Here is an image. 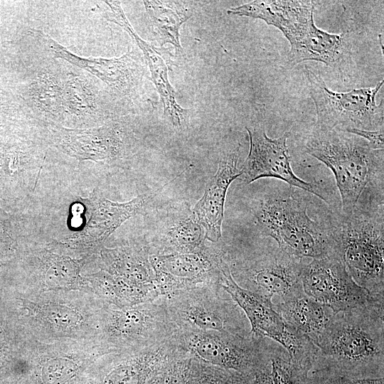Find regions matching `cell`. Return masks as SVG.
<instances>
[{
  "mask_svg": "<svg viewBox=\"0 0 384 384\" xmlns=\"http://www.w3.org/2000/svg\"><path fill=\"white\" fill-rule=\"evenodd\" d=\"M274 309L288 326L309 337L315 345L335 314L331 308L304 293L274 304Z\"/></svg>",
  "mask_w": 384,
  "mask_h": 384,
  "instance_id": "22",
  "label": "cell"
},
{
  "mask_svg": "<svg viewBox=\"0 0 384 384\" xmlns=\"http://www.w3.org/2000/svg\"><path fill=\"white\" fill-rule=\"evenodd\" d=\"M230 274L242 288L274 306L272 298L280 301L304 294L301 274L304 259L287 254L278 247L237 253L227 257Z\"/></svg>",
  "mask_w": 384,
  "mask_h": 384,
  "instance_id": "8",
  "label": "cell"
},
{
  "mask_svg": "<svg viewBox=\"0 0 384 384\" xmlns=\"http://www.w3.org/2000/svg\"><path fill=\"white\" fill-rule=\"evenodd\" d=\"M252 378L191 358L188 384H248Z\"/></svg>",
  "mask_w": 384,
  "mask_h": 384,
  "instance_id": "29",
  "label": "cell"
},
{
  "mask_svg": "<svg viewBox=\"0 0 384 384\" xmlns=\"http://www.w3.org/2000/svg\"><path fill=\"white\" fill-rule=\"evenodd\" d=\"M219 270L220 286L245 314L250 332L276 341L285 348L292 358H299L308 352L310 339L288 326L273 306L240 287L232 277L224 257L219 263Z\"/></svg>",
  "mask_w": 384,
  "mask_h": 384,
  "instance_id": "12",
  "label": "cell"
},
{
  "mask_svg": "<svg viewBox=\"0 0 384 384\" xmlns=\"http://www.w3.org/2000/svg\"><path fill=\"white\" fill-rule=\"evenodd\" d=\"M225 292L220 284H206L163 297L180 331L250 334L245 314Z\"/></svg>",
  "mask_w": 384,
  "mask_h": 384,
  "instance_id": "7",
  "label": "cell"
},
{
  "mask_svg": "<svg viewBox=\"0 0 384 384\" xmlns=\"http://www.w3.org/2000/svg\"><path fill=\"white\" fill-rule=\"evenodd\" d=\"M154 38L160 48L169 43L176 55L184 51L180 41V28L193 15L187 1H143Z\"/></svg>",
  "mask_w": 384,
  "mask_h": 384,
  "instance_id": "23",
  "label": "cell"
},
{
  "mask_svg": "<svg viewBox=\"0 0 384 384\" xmlns=\"http://www.w3.org/2000/svg\"><path fill=\"white\" fill-rule=\"evenodd\" d=\"M252 210L262 234L290 255L316 259L337 252L329 228L309 216L305 200L290 186L265 193Z\"/></svg>",
  "mask_w": 384,
  "mask_h": 384,
  "instance_id": "4",
  "label": "cell"
},
{
  "mask_svg": "<svg viewBox=\"0 0 384 384\" xmlns=\"http://www.w3.org/2000/svg\"><path fill=\"white\" fill-rule=\"evenodd\" d=\"M304 146L334 174L343 215L383 203V150L373 149L365 139L343 129L314 127Z\"/></svg>",
  "mask_w": 384,
  "mask_h": 384,
  "instance_id": "2",
  "label": "cell"
},
{
  "mask_svg": "<svg viewBox=\"0 0 384 384\" xmlns=\"http://www.w3.org/2000/svg\"><path fill=\"white\" fill-rule=\"evenodd\" d=\"M82 260L46 252L40 269L41 284L48 290L90 289L85 277L80 275Z\"/></svg>",
  "mask_w": 384,
  "mask_h": 384,
  "instance_id": "26",
  "label": "cell"
},
{
  "mask_svg": "<svg viewBox=\"0 0 384 384\" xmlns=\"http://www.w3.org/2000/svg\"><path fill=\"white\" fill-rule=\"evenodd\" d=\"M346 132L356 135L365 139L370 146L375 150H383L384 129L378 130H363L358 129H347Z\"/></svg>",
  "mask_w": 384,
  "mask_h": 384,
  "instance_id": "33",
  "label": "cell"
},
{
  "mask_svg": "<svg viewBox=\"0 0 384 384\" xmlns=\"http://www.w3.org/2000/svg\"><path fill=\"white\" fill-rule=\"evenodd\" d=\"M32 319L55 336L71 335L82 329L84 316L76 307L56 301L24 302Z\"/></svg>",
  "mask_w": 384,
  "mask_h": 384,
  "instance_id": "25",
  "label": "cell"
},
{
  "mask_svg": "<svg viewBox=\"0 0 384 384\" xmlns=\"http://www.w3.org/2000/svg\"><path fill=\"white\" fill-rule=\"evenodd\" d=\"M180 334L190 356L207 363L253 377L270 363L273 340L252 332L247 336L218 332Z\"/></svg>",
  "mask_w": 384,
  "mask_h": 384,
  "instance_id": "10",
  "label": "cell"
},
{
  "mask_svg": "<svg viewBox=\"0 0 384 384\" xmlns=\"http://www.w3.org/2000/svg\"><path fill=\"white\" fill-rule=\"evenodd\" d=\"M0 384H11L10 383H6V381H3L0 379Z\"/></svg>",
  "mask_w": 384,
  "mask_h": 384,
  "instance_id": "36",
  "label": "cell"
},
{
  "mask_svg": "<svg viewBox=\"0 0 384 384\" xmlns=\"http://www.w3.org/2000/svg\"><path fill=\"white\" fill-rule=\"evenodd\" d=\"M31 107L42 116L58 120L64 116L63 82L43 71L31 81L28 92Z\"/></svg>",
  "mask_w": 384,
  "mask_h": 384,
  "instance_id": "27",
  "label": "cell"
},
{
  "mask_svg": "<svg viewBox=\"0 0 384 384\" xmlns=\"http://www.w3.org/2000/svg\"><path fill=\"white\" fill-rule=\"evenodd\" d=\"M206 239L205 231L193 212L184 210L168 221L164 233L153 244L151 255L201 252L208 247Z\"/></svg>",
  "mask_w": 384,
  "mask_h": 384,
  "instance_id": "24",
  "label": "cell"
},
{
  "mask_svg": "<svg viewBox=\"0 0 384 384\" xmlns=\"http://www.w3.org/2000/svg\"><path fill=\"white\" fill-rule=\"evenodd\" d=\"M311 371L349 378L384 377V302L336 313L318 340Z\"/></svg>",
  "mask_w": 384,
  "mask_h": 384,
  "instance_id": "1",
  "label": "cell"
},
{
  "mask_svg": "<svg viewBox=\"0 0 384 384\" xmlns=\"http://www.w3.org/2000/svg\"><path fill=\"white\" fill-rule=\"evenodd\" d=\"M301 281L306 295L329 306L335 314L374 299L356 283L336 252L321 258L304 259Z\"/></svg>",
  "mask_w": 384,
  "mask_h": 384,
  "instance_id": "11",
  "label": "cell"
},
{
  "mask_svg": "<svg viewBox=\"0 0 384 384\" xmlns=\"http://www.w3.org/2000/svg\"><path fill=\"white\" fill-rule=\"evenodd\" d=\"M311 375H312V374H311ZM313 376H314V375H313ZM314 377L316 379V378L315 376H314ZM316 380H317L318 383L320 384L317 379H316Z\"/></svg>",
  "mask_w": 384,
  "mask_h": 384,
  "instance_id": "37",
  "label": "cell"
},
{
  "mask_svg": "<svg viewBox=\"0 0 384 384\" xmlns=\"http://www.w3.org/2000/svg\"><path fill=\"white\" fill-rule=\"evenodd\" d=\"M270 363L273 384H306L309 373L294 365L285 348L274 341L270 351Z\"/></svg>",
  "mask_w": 384,
  "mask_h": 384,
  "instance_id": "30",
  "label": "cell"
},
{
  "mask_svg": "<svg viewBox=\"0 0 384 384\" xmlns=\"http://www.w3.org/2000/svg\"><path fill=\"white\" fill-rule=\"evenodd\" d=\"M240 146L227 151L221 157L215 174L208 182L202 198L192 212L203 227L206 238L215 242L222 236V223L228 189L241 176L238 169Z\"/></svg>",
  "mask_w": 384,
  "mask_h": 384,
  "instance_id": "20",
  "label": "cell"
},
{
  "mask_svg": "<svg viewBox=\"0 0 384 384\" xmlns=\"http://www.w3.org/2000/svg\"><path fill=\"white\" fill-rule=\"evenodd\" d=\"M245 128L250 139V149L240 169V177L244 182L251 183L261 178L273 177L329 203L316 185L305 181L294 173L287 144L288 132L277 138H270L263 126Z\"/></svg>",
  "mask_w": 384,
  "mask_h": 384,
  "instance_id": "14",
  "label": "cell"
},
{
  "mask_svg": "<svg viewBox=\"0 0 384 384\" xmlns=\"http://www.w3.org/2000/svg\"><path fill=\"white\" fill-rule=\"evenodd\" d=\"M304 73L316 108L314 127L343 130L383 129V100L376 103V96L383 86V80L374 87L337 92L331 90L321 75L309 68L305 66Z\"/></svg>",
  "mask_w": 384,
  "mask_h": 384,
  "instance_id": "9",
  "label": "cell"
},
{
  "mask_svg": "<svg viewBox=\"0 0 384 384\" xmlns=\"http://www.w3.org/2000/svg\"><path fill=\"white\" fill-rule=\"evenodd\" d=\"M225 252L208 247L196 253L151 255L149 260L160 296L206 284H220L219 263Z\"/></svg>",
  "mask_w": 384,
  "mask_h": 384,
  "instance_id": "15",
  "label": "cell"
},
{
  "mask_svg": "<svg viewBox=\"0 0 384 384\" xmlns=\"http://www.w3.org/2000/svg\"><path fill=\"white\" fill-rule=\"evenodd\" d=\"M52 132L55 146L80 161L114 160L125 149L124 132L117 123L89 129L56 127Z\"/></svg>",
  "mask_w": 384,
  "mask_h": 384,
  "instance_id": "18",
  "label": "cell"
},
{
  "mask_svg": "<svg viewBox=\"0 0 384 384\" xmlns=\"http://www.w3.org/2000/svg\"><path fill=\"white\" fill-rule=\"evenodd\" d=\"M100 256L104 265L102 270L110 274L136 286L156 287L149 247L127 245L109 249L103 247Z\"/></svg>",
  "mask_w": 384,
  "mask_h": 384,
  "instance_id": "21",
  "label": "cell"
},
{
  "mask_svg": "<svg viewBox=\"0 0 384 384\" xmlns=\"http://www.w3.org/2000/svg\"><path fill=\"white\" fill-rule=\"evenodd\" d=\"M320 384H384V377L380 378H349L330 375L319 371H311Z\"/></svg>",
  "mask_w": 384,
  "mask_h": 384,
  "instance_id": "32",
  "label": "cell"
},
{
  "mask_svg": "<svg viewBox=\"0 0 384 384\" xmlns=\"http://www.w3.org/2000/svg\"><path fill=\"white\" fill-rule=\"evenodd\" d=\"M110 14L106 18L120 26L125 31L142 51L151 73V78L163 105L164 116L169 122L178 129L186 124L188 110L176 101V92L169 80L168 73L174 63L172 55L164 48H158L142 38L127 18L121 2L105 1Z\"/></svg>",
  "mask_w": 384,
  "mask_h": 384,
  "instance_id": "17",
  "label": "cell"
},
{
  "mask_svg": "<svg viewBox=\"0 0 384 384\" xmlns=\"http://www.w3.org/2000/svg\"><path fill=\"white\" fill-rule=\"evenodd\" d=\"M100 108L99 97L87 80L70 73L63 82L64 115L85 119L95 116Z\"/></svg>",
  "mask_w": 384,
  "mask_h": 384,
  "instance_id": "28",
  "label": "cell"
},
{
  "mask_svg": "<svg viewBox=\"0 0 384 384\" xmlns=\"http://www.w3.org/2000/svg\"><path fill=\"white\" fill-rule=\"evenodd\" d=\"M151 196L148 194L139 195L125 203L92 196L87 201L90 208V226L85 232L70 240L68 245L82 252H100L105 240L122 223L138 213Z\"/></svg>",
  "mask_w": 384,
  "mask_h": 384,
  "instance_id": "19",
  "label": "cell"
},
{
  "mask_svg": "<svg viewBox=\"0 0 384 384\" xmlns=\"http://www.w3.org/2000/svg\"><path fill=\"white\" fill-rule=\"evenodd\" d=\"M313 1L257 0L230 8L227 13L264 21L279 29L290 44L289 60L293 64L306 60L334 65L343 55L344 33H331L314 21Z\"/></svg>",
  "mask_w": 384,
  "mask_h": 384,
  "instance_id": "3",
  "label": "cell"
},
{
  "mask_svg": "<svg viewBox=\"0 0 384 384\" xmlns=\"http://www.w3.org/2000/svg\"><path fill=\"white\" fill-rule=\"evenodd\" d=\"M383 215V204L358 208L329 226L348 272L378 301H384Z\"/></svg>",
  "mask_w": 384,
  "mask_h": 384,
  "instance_id": "5",
  "label": "cell"
},
{
  "mask_svg": "<svg viewBox=\"0 0 384 384\" xmlns=\"http://www.w3.org/2000/svg\"><path fill=\"white\" fill-rule=\"evenodd\" d=\"M191 356L180 357L162 369L148 384H188Z\"/></svg>",
  "mask_w": 384,
  "mask_h": 384,
  "instance_id": "31",
  "label": "cell"
},
{
  "mask_svg": "<svg viewBox=\"0 0 384 384\" xmlns=\"http://www.w3.org/2000/svg\"><path fill=\"white\" fill-rule=\"evenodd\" d=\"M108 355L98 368L93 384H148L173 361L189 353L178 331L156 345Z\"/></svg>",
  "mask_w": 384,
  "mask_h": 384,
  "instance_id": "13",
  "label": "cell"
},
{
  "mask_svg": "<svg viewBox=\"0 0 384 384\" xmlns=\"http://www.w3.org/2000/svg\"><path fill=\"white\" fill-rule=\"evenodd\" d=\"M97 324V331L105 354L156 345L178 331L162 296L151 302L122 308L104 304Z\"/></svg>",
  "mask_w": 384,
  "mask_h": 384,
  "instance_id": "6",
  "label": "cell"
},
{
  "mask_svg": "<svg viewBox=\"0 0 384 384\" xmlns=\"http://www.w3.org/2000/svg\"><path fill=\"white\" fill-rule=\"evenodd\" d=\"M248 384H273L271 376V363L257 370Z\"/></svg>",
  "mask_w": 384,
  "mask_h": 384,
  "instance_id": "34",
  "label": "cell"
},
{
  "mask_svg": "<svg viewBox=\"0 0 384 384\" xmlns=\"http://www.w3.org/2000/svg\"><path fill=\"white\" fill-rule=\"evenodd\" d=\"M306 384H319L316 379L311 374H309L308 380Z\"/></svg>",
  "mask_w": 384,
  "mask_h": 384,
  "instance_id": "35",
  "label": "cell"
},
{
  "mask_svg": "<svg viewBox=\"0 0 384 384\" xmlns=\"http://www.w3.org/2000/svg\"><path fill=\"white\" fill-rule=\"evenodd\" d=\"M46 37L54 58L88 72L105 82L117 96L132 100L139 94L145 68L132 50L116 58H85L70 52L50 37Z\"/></svg>",
  "mask_w": 384,
  "mask_h": 384,
  "instance_id": "16",
  "label": "cell"
}]
</instances>
